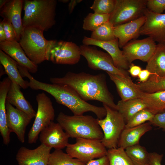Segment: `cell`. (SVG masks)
Instances as JSON below:
<instances>
[{
	"mask_svg": "<svg viewBox=\"0 0 165 165\" xmlns=\"http://www.w3.org/2000/svg\"><path fill=\"white\" fill-rule=\"evenodd\" d=\"M4 73H6V72L3 67L1 64L0 65V77L4 74Z\"/></svg>",
	"mask_w": 165,
	"mask_h": 165,
	"instance_id": "cell-47",
	"label": "cell"
},
{
	"mask_svg": "<svg viewBox=\"0 0 165 165\" xmlns=\"http://www.w3.org/2000/svg\"><path fill=\"white\" fill-rule=\"evenodd\" d=\"M147 108L154 115L165 111V90L152 93L142 92L141 97Z\"/></svg>",
	"mask_w": 165,
	"mask_h": 165,
	"instance_id": "cell-27",
	"label": "cell"
},
{
	"mask_svg": "<svg viewBox=\"0 0 165 165\" xmlns=\"http://www.w3.org/2000/svg\"><path fill=\"white\" fill-rule=\"evenodd\" d=\"M82 1V0H72L70 1L68 6V9L69 14L72 13L76 5Z\"/></svg>",
	"mask_w": 165,
	"mask_h": 165,
	"instance_id": "cell-44",
	"label": "cell"
},
{
	"mask_svg": "<svg viewBox=\"0 0 165 165\" xmlns=\"http://www.w3.org/2000/svg\"><path fill=\"white\" fill-rule=\"evenodd\" d=\"M139 90L144 93H152L165 90V76L152 75L148 80L137 84Z\"/></svg>",
	"mask_w": 165,
	"mask_h": 165,
	"instance_id": "cell-30",
	"label": "cell"
},
{
	"mask_svg": "<svg viewBox=\"0 0 165 165\" xmlns=\"http://www.w3.org/2000/svg\"><path fill=\"white\" fill-rule=\"evenodd\" d=\"M146 20L145 16L130 22L115 26L114 34L118 39L120 48L130 41L137 38L140 36V31Z\"/></svg>",
	"mask_w": 165,
	"mask_h": 165,
	"instance_id": "cell-19",
	"label": "cell"
},
{
	"mask_svg": "<svg viewBox=\"0 0 165 165\" xmlns=\"http://www.w3.org/2000/svg\"><path fill=\"white\" fill-rule=\"evenodd\" d=\"M146 69L154 75L165 76V44L158 43L147 62Z\"/></svg>",
	"mask_w": 165,
	"mask_h": 165,
	"instance_id": "cell-25",
	"label": "cell"
},
{
	"mask_svg": "<svg viewBox=\"0 0 165 165\" xmlns=\"http://www.w3.org/2000/svg\"><path fill=\"white\" fill-rule=\"evenodd\" d=\"M152 125L162 129L165 132V111L155 115L151 121Z\"/></svg>",
	"mask_w": 165,
	"mask_h": 165,
	"instance_id": "cell-39",
	"label": "cell"
},
{
	"mask_svg": "<svg viewBox=\"0 0 165 165\" xmlns=\"http://www.w3.org/2000/svg\"><path fill=\"white\" fill-rule=\"evenodd\" d=\"M144 16L146 20L140 29V35L150 37L158 43L165 44V13H155L147 8Z\"/></svg>",
	"mask_w": 165,
	"mask_h": 165,
	"instance_id": "cell-13",
	"label": "cell"
},
{
	"mask_svg": "<svg viewBox=\"0 0 165 165\" xmlns=\"http://www.w3.org/2000/svg\"><path fill=\"white\" fill-rule=\"evenodd\" d=\"M60 2H62L64 3H67L68 2H69L70 1L68 0H59Z\"/></svg>",
	"mask_w": 165,
	"mask_h": 165,
	"instance_id": "cell-48",
	"label": "cell"
},
{
	"mask_svg": "<svg viewBox=\"0 0 165 165\" xmlns=\"http://www.w3.org/2000/svg\"><path fill=\"white\" fill-rule=\"evenodd\" d=\"M106 148L101 140L77 138L75 143L68 144L66 151L71 157L86 163L106 155Z\"/></svg>",
	"mask_w": 165,
	"mask_h": 165,
	"instance_id": "cell-9",
	"label": "cell"
},
{
	"mask_svg": "<svg viewBox=\"0 0 165 165\" xmlns=\"http://www.w3.org/2000/svg\"><path fill=\"white\" fill-rule=\"evenodd\" d=\"M6 40V37L5 32L3 28L2 24L0 21V42Z\"/></svg>",
	"mask_w": 165,
	"mask_h": 165,
	"instance_id": "cell-45",
	"label": "cell"
},
{
	"mask_svg": "<svg viewBox=\"0 0 165 165\" xmlns=\"http://www.w3.org/2000/svg\"><path fill=\"white\" fill-rule=\"evenodd\" d=\"M24 2L23 0H9L0 9L1 16L11 23L15 32L16 40L18 42L24 30L21 19Z\"/></svg>",
	"mask_w": 165,
	"mask_h": 165,
	"instance_id": "cell-18",
	"label": "cell"
},
{
	"mask_svg": "<svg viewBox=\"0 0 165 165\" xmlns=\"http://www.w3.org/2000/svg\"><path fill=\"white\" fill-rule=\"evenodd\" d=\"M151 125L150 122H148L138 126L125 128L120 136L118 147L125 149L128 147L139 144L142 136L152 130Z\"/></svg>",
	"mask_w": 165,
	"mask_h": 165,
	"instance_id": "cell-22",
	"label": "cell"
},
{
	"mask_svg": "<svg viewBox=\"0 0 165 165\" xmlns=\"http://www.w3.org/2000/svg\"><path fill=\"white\" fill-rule=\"evenodd\" d=\"M152 75L153 74L146 69L142 70L138 76V80L140 82H145L148 80L150 76Z\"/></svg>",
	"mask_w": 165,
	"mask_h": 165,
	"instance_id": "cell-43",
	"label": "cell"
},
{
	"mask_svg": "<svg viewBox=\"0 0 165 165\" xmlns=\"http://www.w3.org/2000/svg\"><path fill=\"white\" fill-rule=\"evenodd\" d=\"M6 98L5 97L0 98V133L3 139V143L7 145L10 142V132L8 127L6 119Z\"/></svg>",
	"mask_w": 165,
	"mask_h": 165,
	"instance_id": "cell-34",
	"label": "cell"
},
{
	"mask_svg": "<svg viewBox=\"0 0 165 165\" xmlns=\"http://www.w3.org/2000/svg\"><path fill=\"white\" fill-rule=\"evenodd\" d=\"M51 149V148L42 144L33 149L22 146L16 155L17 164L47 165Z\"/></svg>",
	"mask_w": 165,
	"mask_h": 165,
	"instance_id": "cell-16",
	"label": "cell"
},
{
	"mask_svg": "<svg viewBox=\"0 0 165 165\" xmlns=\"http://www.w3.org/2000/svg\"><path fill=\"white\" fill-rule=\"evenodd\" d=\"M20 88L16 83L12 82L7 96L6 101L32 119L35 117L36 112L24 97L20 90Z\"/></svg>",
	"mask_w": 165,
	"mask_h": 165,
	"instance_id": "cell-23",
	"label": "cell"
},
{
	"mask_svg": "<svg viewBox=\"0 0 165 165\" xmlns=\"http://www.w3.org/2000/svg\"><path fill=\"white\" fill-rule=\"evenodd\" d=\"M85 165H109V161L107 155L91 160Z\"/></svg>",
	"mask_w": 165,
	"mask_h": 165,
	"instance_id": "cell-41",
	"label": "cell"
},
{
	"mask_svg": "<svg viewBox=\"0 0 165 165\" xmlns=\"http://www.w3.org/2000/svg\"><path fill=\"white\" fill-rule=\"evenodd\" d=\"M155 115L147 108L142 109L133 116L126 123L125 128H129L140 125L150 122Z\"/></svg>",
	"mask_w": 165,
	"mask_h": 165,
	"instance_id": "cell-35",
	"label": "cell"
},
{
	"mask_svg": "<svg viewBox=\"0 0 165 165\" xmlns=\"http://www.w3.org/2000/svg\"><path fill=\"white\" fill-rule=\"evenodd\" d=\"M115 26L109 21L92 31L90 38L101 41H111L116 38L114 34Z\"/></svg>",
	"mask_w": 165,
	"mask_h": 165,
	"instance_id": "cell-33",
	"label": "cell"
},
{
	"mask_svg": "<svg viewBox=\"0 0 165 165\" xmlns=\"http://www.w3.org/2000/svg\"><path fill=\"white\" fill-rule=\"evenodd\" d=\"M103 105L106 110V116L102 119H97L98 124L104 135L101 141L106 148H116L118 147L119 140L125 128L126 122L117 110L105 104Z\"/></svg>",
	"mask_w": 165,
	"mask_h": 165,
	"instance_id": "cell-6",
	"label": "cell"
},
{
	"mask_svg": "<svg viewBox=\"0 0 165 165\" xmlns=\"http://www.w3.org/2000/svg\"><path fill=\"white\" fill-rule=\"evenodd\" d=\"M8 0H0V8H1L8 1Z\"/></svg>",
	"mask_w": 165,
	"mask_h": 165,
	"instance_id": "cell-46",
	"label": "cell"
},
{
	"mask_svg": "<svg viewBox=\"0 0 165 165\" xmlns=\"http://www.w3.org/2000/svg\"><path fill=\"white\" fill-rule=\"evenodd\" d=\"M24 28L33 27L47 31L56 24V0H24Z\"/></svg>",
	"mask_w": 165,
	"mask_h": 165,
	"instance_id": "cell-3",
	"label": "cell"
},
{
	"mask_svg": "<svg viewBox=\"0 0 165 165\" xmlns=\"http://www.w3.org/2000/svg\"><path fill=\"white\" fill-rule=\"evenodd\" d=\"M110 16L109 14L89 13L84 18L82 28L85 30L93 31L109 21Z\"/></svg>",
	"mask_w": 165,
	"mask_h": 165,
	"instance_id": "cell-32",
	"label": "cell"
},
{
	"mask_svg": "<svg viewBox=\"0 0 165 165\" xmlns=\"http://www.w3.org/2000/svg\"><path fill=\"white\" fill-rule=\"evenodd\" d=\"M141 70L140 67L132 63L130 65L127 72L133 77L136 78L138 77Z\"/></svg>",
	"mask_w": 165,
	"mask_h": 165,
	"instance_id": "cell-42",
	"label": "cell"
},
{
	"mask_svg": "<svg viewBox=\"0 0 165 165\" xmlns=\"http://www.w3.org/2000/svg\"><path fill=\"white\" fill-rule=\"evenodd\" d=\"M27 78L31 89L42 90L49 94L57 103L68 108L74 115H82L85 112H91L99 119H102L106 116V110L104 106H97L88 103L67 86L41 82L35 79L31 75H28Z\"/></svg>",
	"mask_w": 165,
	"mask_h": 165,
	"instance_id": "cell-2",
	"label": "cell"
},
{
	"mask_svg": "<svg viewBox=\"0 0 165 165\" xmlns=\"http://www.w3.org/2000/svg\"><path fill=\"white\" fill-rule=\"evenodd\" d=\"M148 165V164H147V165Z\"/></svg>",
	"mask_w": 165,
	"mask_h": 165,
	"instance_id": "cell-49",
	"label": "cell"
},
{
	"mask_svg": "<svg viewBox=\"0 0 165 165\" xmlns=\"http://www.w3.org/2000/svg\"><path fill=\"white\" fill-rule=\"evenodd\" d=\"M114 83L121 100L126 101L140 98L142 92L137 84L134 83L129 75L122 76L107 72Z\"/></svg>",
	"mask_w": 165,
	"mask_h": 165,
	"instance_id": "cell-21",
	"label": "cell"
},
{
	"mask_svg": "<svg viewBox=\"0 0 165 165\" xmlns=\"http://www.w3.org/2000/svg\"><path fill=\"white\" fill-rule=\"evenodd\" d=\"M82 42L83 45L97 46L106 51L112 57L117 68L125 70L129 68L130 64L123 55L122 50L120 49L117 38L109 41H101L84 36Z\"/></svg>",
	"mask_w": 165,
	"mask_h": 165,
	"instance_id": "cell-17",
	"label": "cell"
},
{
	"mask_svg": "<svg viewBox=\"0 0 165 165\" xmlns=\"http://www.w3.org/2000/svg\"><path fill=\"white\" fill-rule=\"evenodd\" d=\"M86 163L71 157L62 149H55L50 154L47 165H85Z\"/></svg>",
	"mask_w": 165,
	"mask_h": 165,
	"instance_id": "cell-28",
	"label": "cell"
},
{
	"mask_svg": "<svg viewBox=\"0 0 165 165\" xmlns=\"http://www.w3.org/2000/svg\"><path fill=\"white\" fill-rule=\"evenodd\" d=\"M125 151L134 165L148 164L149 153L145 147L138 144L128 147Z\"/></svg>",
	"mask_w": 165,
	"mask_h": 165,
	"instance_id": "cell-29",
	"label": "cell"
},
{
	"mask_svg": "<svg viewBox=\"0 0 165 165\" xmlns=\"http://www.w3.org/2000/svg\"></svg>",
	"mask_w": 165,
	"mask_h": 165,
	"instance_id": "cell-50",
	"label": "cell"
},
{
	"mask_svg": "<svg viewBox=\"0 0 165 165\" xmlns=\"http://www.w3.org/2000/svg\"><path fill=\"white\" fill-rule=\"evenodd\" d=\"M36 99L38 108L35 118L28 134V142L35 143L41 131L53 121L55 111L50 99L44 92L38 94Z\"/></svg>",
	"mask_w": 165,
	"mask_h": 165,
	"instance_id": "cell-7",
	"label": "cell"
},
{
	"mask_svg": "<svg viewBox=\"0 0 165 165\" xmlns=\"http://www.w3.org/2000/svg\"><path fill=\"white\" fill-rule=\"evenodd\" d=\"M56 120L73 138L101 140L104 135L96 119L89 115L69 116L60 112Z\"/></svg>",
	"mask_w": 165,
	"mask_h": 165,
	"instance_id": "cell-4",
	"label": "cell"
},
{
	"mask_svg": "<svg viewBox=\"0 0 165 165\" xmlns=\"http://www.w3.org/2000/svg\"><path fill=\"white\" fill-rule=\"evenodd\" d=\"M42 30L35 27L24 28L19 43L28 57L38 65L49 61V53L54 40L46 39Z\"/></svg>",
	"mask_w": 165,
	"mask_h": 165,
	"instance_id": "cell-5",
	"label": "cell"
},
{
	"mask_svg": "<svg viewBox=\"0 0 165 165\" xmlns=\"http://www.w3.org/2000/svg\"><path fill=\"white\" fill-rule=\"evenodd\" d=\"M50 81L52 83L68 86L85 101H97L117 110L116 104L108 90L104 74L68 72L62 77L50 78Z\"/></svg>",
	"mask_w": 165,
	"mask_h": 165,
	"instance_id": "cell-1",
	"label": "cell"
},
{
	"mask_svg": "<svg viewBox=\"0 0 165 165\" xmlns=\"http://www.w3.org/2000/svg\"><path fill=\"white\" fill-rule=\"evenodd\" d=\"M156 42L149 37L132 40L123 47V55L130 65L136 60L147 62L155 50Z\"/></svg>",
	"mask_w": 165,
	"mask_h": 165,
	"instance_id": "cell-12",
	"label": "cell"
},
{
	"mask_svg": "<svg viewBox=\"0 0 165 165\" xmlns=\"http://www.w3.org/2000/svg\"><path fill=\"white\" fill-rule=\"evenodd\" d=\"M116 105L117 110L123 116L126 123L138 112L147 108L146 104L141 98L126 101L121 100L118 101Z\"/></svg>",
	"mask_w": 165,
	"mask_h": 165,
	"instance_id": "cell-26",
	"label": "cell"
},
{
	"mask_svg": "<svg viewBox=\"0 0 165 165\" xmlns=\"http://www.w3.org/2000/svg\"><path fill=\"white\" fill-rule=\"evenodd\" d=\"M69 138L59 123L52 121L41 131L39 140L41 144L47 147L55 149H62L66 147L69 144Z\"/></svg>",
	"mask_w": 165,
	"mask_h": 165,
	"instance_id": "cell-14",
	"label": "cell"
},
{
	"mask_svg": "<svg viewBox=\"0 0 165 165\" xmlns=\"http://www.w3.org/2000/svg\"><path fill=\"white\" fill-rule=\"evenodd\" d=\"M163 154L156 152L149 153L148 165H162Z\"/></svg>",
	"mask_w": 165,
	"mask_h": 165,
	"instance_id": "cell-40",
	"label": "cell"
},
{
	"mask_svg": "<svg viewBox=\"0 0 165 165\" xmlns=\"http://www.w3.org/2000/svg\"><path fill=\"white\" fill-rule=\"evenodd\" d=\"M79 47L81 55L86 59L90 68L94 70H103L120 75H128L126 70L115 66L112 57L108 53L90 46L83 44Z\"/></svg>",
	"mask_w": 165,
	"mask_h": 165,
	"instance_id": "cell-10",
	"label": "cell"
},
{
	"mask_svg": "<svg viewBox=\"0 0 165 165\" xmlns=\"http://www.w3.org/2000/svg\"><path fill=\"white\" fill-rule=\"evenodd\" d=\"M6 109L7 125L10 132H14L22 143L25 141L27 126L32 118L25 112L13 107L6 100Z\"/></svg>",
	"mask_w": 165,
	"mask_h": 165,
	"instance_id": "cell-15",
	"label": "cell"
},
{
	"mask_svg": "<svg viewBox=\"0 0 165 165\" xmlns=\"http://www.w3.org/2000/svg\"><path fill=\"white\" fill-rule=\"evenodd\" d=\"M106 155L109 165H134L127 154L125 149L123 148L109 149Z\"/></svg>",
	"mask_w": 165,
	"mask_h": 165,
	"instance_id": "cell-31",
	"label": "cell"
},
{
	"mask_svg": "<svg viewBox=\"0 0 165 165\" xmlns=\"http://www.w3.org/2000/svg\"><path fill=\"white\" fill-rule=\"evenodd\" d=\"M0 62L12 82L16 83L24 89L29 87V82L24 80L21 75L17 62L1 50H0Z\"/></svg>",
	"mask_w": 165,
	"mask_h": 165,
	"instance_id": "cell-24",
	"label": "cell"
},
{
	"mask_svg": "<svg viewBox=\"0 0 165 165\" xmlns=\"http://www.w3.org/2000/svg\"><path fill=\"white\" fill-rule=\"evenodd\" d=\"M146 7L153 13L162 14L165 11V0H147Z\"/></svg>",
	"mask_w": 165,
	"mask_h": 165,
	"instance_id": "cell-37",
	"label": "cell"
},
{
	"mask_svg": "<svg viewBox=\"0 0 165 165\" xmlns=\"http://www.w3.org/2000/svg\"><path fill=\"white\" fill-rule=\"evenodd\" d=\"M147 0H116L109 21L114 26L127 23L144 16Z\"/></svg>",
	"mask_w": 165,
	"mask_h": 165,
	"instance_id": "cell-8",
	"label": "cell"
},
{
	"mask_svg": "<svg viewBox=\"0 0 165 165\" xmlns=\"http://www.w3.org/2000/svg\"><path fill=\"white\" fill-rule=\"evenodd\" d=\"M1 21L5 32L6 41H11L16 40L15 32L11 23L5 19Z\"/></svg>",
	"mask_w": 165,
	"mask_h": 165,
	"instance_id": "cell-38",
	"label": "cell"
},
{
	"mask_svg": "<svg viewBox=\"0 0 165 165\" xmlns=\"http://www.w3.org/2000/svg\"><path fill=\"white\" fill-rule=\"evenodd\" d=\"M0 49L19 64L26 68L29 72L35 73L38 71V65L28 57L19 43L16 40L0 42Z\"/></svg>",
	"mask_w": 165,
	"mask_h": 165,
	"instance_id": "cell-20",
	"label": "cell"
},
{
	"mask_svg": "<svg viewBox=\"0 0 165 165\" xmlns=\"http://www.w3.org/2000/svg\"><path fill=\"white\" fill-rule=\"evenodd\" d=\"M116 0H95L90 9L94 13L110 14L114 10Z\"/></svg>",
	"mask_w": 165,
	"mask_h": 165,
	"instance_id": "cell-36",
	"label": "cell"
},
{
	"mask_svg": "<svg viewBox=\"0 0 165 165\" xmlns=\"http://www.w3.org/2000/svg\"><path fill=\"white\" fill-rule=\"evenodd\" d=\"M81 56L79 46L72 42L54 40L49 53V60L57 64L74 65Z\"/></svg>",
	"mask_w": 165,
	"mask_h": 165,
	"instance_id": "cell-11",
	"label": "cell"
}]
</instances>
